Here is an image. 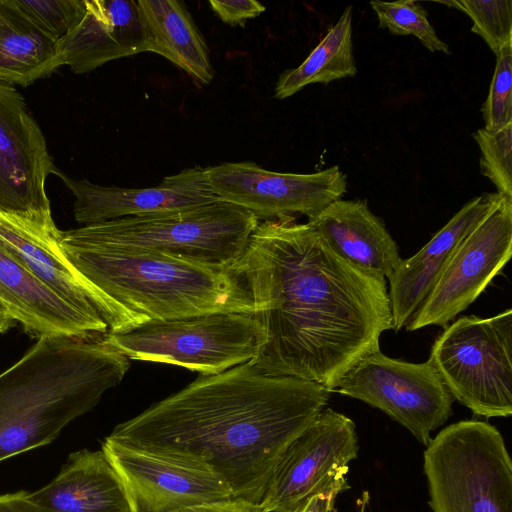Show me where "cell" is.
Here are the masks:
<instances>
[{
	"instance_id": "obj_34",
	"label": "cell",
	"mask_w": 512,
	"mask_h": 512,
	"mask_svg": "<svg viewBox=\"0 0 512 512\" xmlns=\"http://www.w3.org/2000/svg\"><path fill=\"white\" fill-rule=\"evenodd\" d=\"M15 320L10 316V314L5 310V308L0 304V333H4L14 326Z\"/></svg>"
},
{
	"instance_id": "obj_27",
	"label": "cell",
	"mask_w": 512,
	"mask_h": 512,
	"mask_svg": "<svg viewBox=\"0 0 512 512\" xmlns=\"http://www.w3.org/2000/svg\"><path fill=\"white\" fill-rule=\"evenodd\" d=\"M481 155L480 172L501 195L512 198V124L499 130L484 127L472 134Z\"/></svg>"
},
{
	"instance_id": "obj_16",
	"label": "cell",
	"mask_w": 512,
	"mask_h": 512,
	"mask_svg": "<svg viewBox=\"0 0 512 512\" xmlns=\"http://www.w3.org/2000/svg\"><path fill=\"white\" fill-rule=\"evenodd\" d=\"M0 304L34 338H95L108 332L48 287L0 240Z\"/></svg>"
},
{
	"instance_id": "obj_2",
	"label": "cell",
	"mask_w": 512,
	"mask_h": 512,
	"mask_svg": "<svg viewBox=\"0 0 512 512\" xmlns=\"http://www.w3.org/2000/svg\"><path fill=\"white\" fill-rule=\"evenodd\" d=\"M329 397L316 382L267 374L247 362L198 377L107 437L203 468L234 499L260 504L279 459Z\"/></svg>"
},
{
	"instance_id": "obj_7",
	"label": "cell",
	"mask_w": 512,
	"mask_h": 512,
	"mask_svg": "<svg viewBox=\"0 0 512 512\" xmlns=\"http://www.w3.org/2000/svg\"><path fill=\"white\" fill-rule=\"evenodd\" d=\"M429 360L449 393L475 415L512 414V310L463 316L436 338Z\"/></svg>"
},
{
	"instance_id": "obj_11",
	"label": "cell",
	"mask_w": 512,
	"mask_h": 512,
	"mask_svg": "<svg viewBox=\"0 0 512 512\" xmlns=\"http://www.w3.org/2000/svg\"><path fill=\"white\" fill-rule=\"evenodd\" d=\"M205 171L220 200L250 211L259 220L311 218L347 191V177L338 166L297 174L269 171L253 162H226Z\"/></svg>"
},
{
	"instance_id": "obj_5",
	"label": "cell",
	"mask_w": 512,
	"mask_h": 512,
	"mask_svg": "<svg viewBox=\"0 0 512 512\" xmlns=\"http://www.w3.org/2000/svg\"><path fill=\"white\" fill-rule=\"evenodd\" d=\"M259 223L250 211L218 200L193 208L125 217L62 231L92 245L140 249L230 267Z\"/></svg>"
},
{
	"instance_id": "obj_6",
	"label": "cell",
	"mask_w": 512,
	"mask_h": 512,
	"mask_svg": "<svg viewBox=\"0 0 512 512\" xmlns=\"http://www.w3.org/2000/svg\"><path fill=\"white\" fill-rule=\"evenodd\" d=\"M423 467L433 512H512V462L495 426L445 427L426 445Z\"/></svg>"
},
{
	"instance_id": "obj_17",
	"label": "cell",
	"mask_w": 512,
	"mask_h": 512,
	"mask_svg": "<svg viewBox=\"0 0 512 512\" xmlns=\"http://www.w3.org/2000/svg\"><path fill=\"white\" fill-rule=\"evenodd\" d=\"M60 42L63 65L77 74L150 47L135 0H84L78 23Z\"/></svg>"
},
{
	"instance_id": "obj_10",
	"label": "cell",
	"mask_w": 512,
	"mask_h": 512,
	"mask_svg": "<svg viewBox=\"0 0 512 512\" xmlns=\"http://www.w3.org/2000/svg\"><path fill=\"white\" fill-rule=\"evenodd\" d=\"M512 254V198L499 202L458 243L407 324L446 327L484 291Z\"/></svg>"
},
{
	"instance_id": "obj_22",
	"label": "cell",
	"mask_w": 512,
	"mask_h": 512,
	"mask_svg": "<svg viewBox=\"0 0 512 512\" xmlns=\"http://www.w3.org/2000/svg\"><path fill=\"white\" fill-rule=\"evenodd\" d=\"M63 65L61 42L14 0H0V82L29 86Z\"/></svg>"
},
{
	"instance_id": "obj_26",
	"label": "cell",
	"mask_w": 512,
	"mask_h": 512,
	"mask_svg": "<svg viewBox=\"0 0 512 512\" xmlns=\"http://www.w3.org/2000/svg\"><path fill=\"white\" fill-rule=\"evenodd\" d=\"M467 14L471 31L479 35L496 55L512 44V2L510 0H453L443 2Z\"/></svg>"
},
{
	"instance_id": "obj_9",
	"label": "cell",
	"mask_w": 512,
	"mask_h": 512,
	"mask_svg": "<svg viewBox=\"0 0 512 512\" xmlns=\"http://www.w3.org/2000/svg\"><path fill=\"white\" fill-rule=\"evenodd\" d=\"M332 392L382 410L424 445L452 414L453 397L429 359L411 363L380 350L355 364Z\"/></svg>"
},
{
	"instance_id": "obj_23",
	"label": "cell",
	"mask_w": 512,
	"mask_h": 512,
	"mask_svg": "<svg viewBox=\"0 0 512 512\" xmlns=\"http://www.w3.org/2000/svg\"><path fill=\"white\" fill-rule=\"evenodd\" d=\"M148 32L149 51L170 60L199 84H209L214 70L208 46L186 6L177 0H138Z\"/></svg>"
},
{
	"instance_id": "obj_31",
	"label": "cell",
	"mask_w": 512,
	"mask_h": 512,
	"mask_svg": "<svg viewBox=\"0 0 512 512\" xmlns=\"http://www.w3.org/2000/svg\"><path fill=\"white\" fill-rule=\"evenodd\" d=\"M209 5L224 23L232 26H243L248 19L256 18L266 9L255 0H210Z\"/></svg>"
},
{
	"instance_id": "obj_24",
	"label": "cell",
	"mask_w": 512,
	"mask_h": 512,
	"mask_svg": "<svg viewBox=\"0 0 512 512\" xmlns=\"http://www.w3.org/2000/svg\"><path fill=\"white\" fill-rule=\"evenodd\" d=\"M357 73L352 42V6H347L308 57L296 68L281 73L275 86L277 99L288 98L305 86L328 84Z\"/></svg>"
},
{
	"instance_id": "obj_30",
	"label": "cell",
	"mask_w": 512,
	"mask_h": 512,
	"mask_svg": "<svg viewBox=\"0 0 512 512\" xmlns=\"http://www.w3.org/2000/svg\"><path fill=\"white\" fill-rule=\"evenodd\" d=\"M347 473H341L321 490L300 502L287 512H333L337 496L349 488Z\"/></svg>"
},
{
	"instance_id": "obj_8",
	"label": "cell",
	"mask_w": 512,
	"mask_h": 512,
	"mask_svg": "<svg viewBox=\"0 0 512 512\" xmlns=\"http://www.w3.org/2000/svg\"><path fill=\"white\" fill-rule=\"evenodd\" d=\"M104 340L128 359L182 366L215 375L250 362L258 352L252 313H211L152 321Z\"/></svg>"
},
{
	"instance_id": "obj_20",
	"label": "cell",
	"mask_w": 512,
	"mask_h": 512,
	"mask_svg": "<svg viewBox=\"0 0 512 512\" xmlns=\"http://www.w3.org/2000/svg\"><path fill=\"white\" fill-rule=\"evenodd\" d=\"M61 230L0 211V240L48 287L80 311L101 317L90 283L60 246ZM102 318V317H101Z\"/></svg>"
},
{
	"instance_id": "obj_29",
	"label": "cell",
	"mask_w": 512,
	"mask_h": 512,
	"mask_svg": "<svg viewBox=\"0 0 512 512\" xmlns=\"http://www.w3.org/2000/svg\"><path fill=\"white\" fill-rule=\"evenodd\" d=\"M36 24L58 40L65 38L78 23L84 0H14Z\"/></svg>"
},
{
	"instance_id": "obj_18",
	"label": "cell",
	"mask_w": 512,
	"mask_h": 512,
	"mask_svg": "<svg viewBox=\"0 0 512 512\" xmlns=\"http://www.w3.org/2000/svg\"><path fill=\"white\" fill-rule=\"evenodd\" d=\"M498 192L470 199L416 254L402 259L388 278L392 325L407 326L462 238L499 202Z\"/></svg>"
},
{
	"instance_id": "obj_15",
	"label": "cell",
	"mask_w": 512,
	"mask_h": 512,
	"mask_svg": "<svg viewBox=\"0 0 512 512\" xmlns=\"http://www.w3.org/2000/svg\"><path fill=\"white\" fill-rule=\"evenodd\" d=\"M75 197V220L90 225L125 217L175 211L220 200L211 189L205 168L193 167L167 176L148 188L101 186L87 179L76 180L57 167L54 170Z\"/></svg>"
},
{
	"instance_id": "obj_21",
	"label": "cell",
	"mask_w": 512,
	"mask_h": 512,
	"mask_svg": "<svg viewBox=\"0 0 512 512\" xmlns=\"http://www.w3.org/2000/svg\"><path fill=\"white\" fill-rule=\"evenodd\" d=\"M28 498L46 512H131L123 483L102 450L71 453L58 475Z\"/></svg>"
},
{
	"instance_id": "obj_25",
	"label": "cell",
	"mask_w": 512,
	"mask_h": 512,
	"mask_svg": "<svg viewBox=\"0 0 512 512\" xmlns=\"http://www.w3.org/2000/svg\"><path fill=\"white\" fill-rule=\"evenodd\" d=\"M376 13L379 27L393 35H413L431 52L450 54L449 46L436 34L428 20L427 11L412 0L370 3Z\"/></svg>"
},
{
	"instance_id": "obj_12",
	"label": "cell",
	"mask_w": 512,
	"mask_h": 512,
	"mask_svg": "<svg viewBox=\"0 0 512 512\" xmlns=\"http://www.w3.org/2000/svg\"><path fill=\"white\" fill-rule=\"evenodd\" d=\"M55 168L24 97L0 82V211L55 226L45 188Z\"/></svg>"
},
{
	"instance_id": "obj_4",
	"label": "cell",
	"mask_w": 512,
	"mask_h": 512,
	"mask_svg": "<svg viewBox=\"0 0 512 512\" xmlns=\"http://www.w3.org/2000/svg\"><path fill=\"white\" fill-rule=\"evenodd\" d=\"M129 368L104 336L40 337L0 374V462L56 440Z\"/></svg>"
},
{
	"instance_id": "obj_28",
	"label": "cell",
	"mask_w": 512,
	"mask_h": 512,
	"mask_svg": "<svg viewBox=\"0 0 512 512\" xmlns=\"http://www.w3.org/2000/svg\"><path fill=\"white\" fill-rule=\"evenodd\" d=\"M480 111L487 130L512 124V44L496 54L489 92Z\"/></svg>"
},
{
	"instance_id": "obj_19",
	"label": "cell",
	"mask_w": 512,
	"mask_h": 512,
	"mask_svg": "<svg viewBox=\"0 0 512 512\" xmlns=\"http://www.w3.org/2000/svg\"><path fill=\"white\" fill-rule=\"evenodd\" d=\"M307 224L336 254L371 274L389 278L402 260L396 242L366 200H336Z\"/></svg>"
},
{
	"instance_id": "obj_3",
	"label": "cell",
	"mask_w": 512,
	"mask_h": 512,
	"mask_svg": "<svg viewBox=\"0 0 512 512\" xmlns=\"http://www.w3.org/2000/svg\"><path fill=\"white\" fill-rule=\"evenodd\" d=\"M69 261L92 286L108 333L152 321L211 313H252L250 295L231 267L140 249L92 245L60 233Z\"/></svg>"
},
{
	"instance_id": "obj_13",
	"label": "cell",
	"mask_w": 512,
	"mask_h": 512,
	"mask_svg": "<svg viewBox=\"0 0 512 512\" xmlns=\"http://www.w3.org/2000/svg\"><path fill=\"white\" fill-rule=\"evenodd\" d=\"M359 450L356 426L325 408L287 447L260 502L264 512H287L341 473Z\"/></svg>"
},
{
	"instance_id": "obj_33",
	"label": "cell",
	"mask_w": 512,
	"mask_h": 512,
	"mask_svg": "<svg viewBox=\"0 0 512 512\" xmlns=\"http://www.w3.org/2000/svg\"><path fill=\"white\" fill-rule=\"evenodd\" d=\"M0 512H46L28 498V491L0 494Z\"/></svg>"
},
{
	"instance_id": "obj_14",
	"label": "cell",
	"mask_w": 512,
	"mask_h": 512,
	"mask_svg": "<svg viewBox=\"0 0 512 512\" xmlns=\"http://www.w3.org/2000/svg\"><path fill=\"white\" fill-rule=\"evenodd\" d=\"M101 450L123 483L131 512H173L234 499L227 486L203 468L108 437Z\"/></svg>"
},
{
	"instance_id": "obj_32",
	"label": "cell",
	"mask_w": 512,
	"mask_h": 512,
	"mask_svg": "<svg viewBox=\"0 0 512 512\" xmlns=\"http://www.w3.org/2000/svg\"><path fill=\"white\" fill-rule=\"evenodd\" d=\"M173 512H264L259 504L240 499L206 503L180 508Z\"/></svg>"
},
{
	"instance_id": "obj_1",
	"label": "cell",
	"mask_w": 512,
	"mask_h": 512,
	"mask_svg": "<svg viewBox=\"0 0 512 512\" xmlns=\"http://www.w3.org/2000/svg\"><path fill=\"white\" fill-rule=\"evenodd\" d=\"M230 267L254 307L258 352L250 363L267 374L332 392L393 329L385 278L340 257L295 217L259 222Z\"/></svg>"
}]
</instances>
